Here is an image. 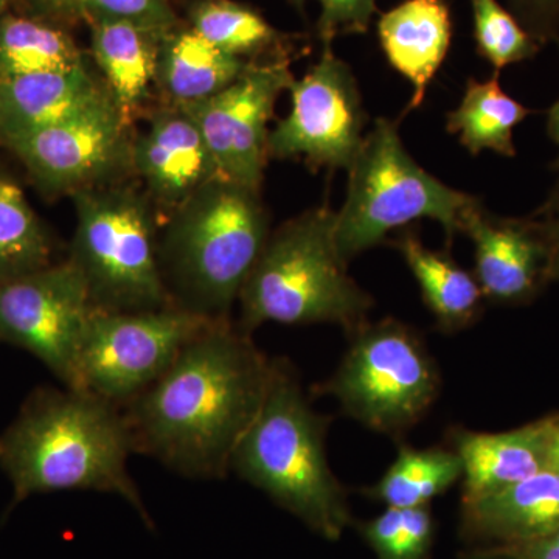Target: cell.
Segmentation results:
<instances>
[{
    "mask_svg": "<svg viewBox=\"0 0 559 559\" xmlns=\"http://www.w3.org/2000/svg\"><path fill=\"white\" fill-rule=\"evenodd\" d=\"M13 0H0V21L10 13L9 9Z\"/></svg>",
    "mask_w": 559,
    "mask_h": 559,
    "instance_id": "39",
    "label": "cell"
},
{
    "mask_svg": "<svg viewBox=\"0 0 559 559\" xmlns=\"http://www.w3.org/2000/svg\"><path fill=\"white\" fill-rule=\"evenodd\" d=\"M294 76L288 58L249 61L240 79L207 100L182 105L204 135L219 176L260 190L275 103Z\"/></svg>",
    "mask_w": 559,
    "mask_h": 559,
    "instance_id": "12",
    "label": "cell"
},
{
    "mask_svg": "<svg viewBox=\"0 0 559 559\" xmlns=\"http://www.w3.org/2000/svg\"><path fill=\"white\" fill-rule=\"evenodd\" d=\"M550 417L506 432L452 428L448 447L462 462V503L476 502L547 469Z\"/></svg>",
    "mask_w": 559,
    "mask_h": 559,
    "instance_id": "16",
    "label": "cell"
},
{
    "mask_svg": "<svg viewBox=\"0 0 559 559\" xmlns=\"http://www.w3.org/2000/svg\"><path fill=\"white\" fill-rule=\"evenodd\" d=\"M462 462L448 444L414 448L400 441L392 465L364 495L393 509L426 507L462 480Z\"/></svg>",
    "mask_w": 559,
    "mask_h": 559,
    "instance_id": "24",
    "label": "cell"
},
{
    "mask_svg": "<svg viewBox=\"0 0 559 559\" xmlns=\"http://www.w3.org/2000/svg\"><path fill=\"white\" fill-rule=\"evenodd\" d=\"M544 241L547 248V285L559 282V189L549 198V201L536 212Z\"/></svg>",
    "mask_w": 559,
    "mask_h": 559,
    "instance_id": "33",
    "label": "cell"
},
{
    "mask_svg": "<svg viewBox=\"0 0 559 559\" xmlns=\"http://www.w3.org/2000/svg\"><path fill=\"white\" fill-rule=\"evenodd\" d=\"M290 109L270 132L267 156L304 162L312 171L348 170L367 123L358 83L326 44L322 57L289 86Z\"/></svg>",
    "mask_w": 559,
    "mask_h": 559,
    "instance_id": "10",
    "label": "cell"
},
{
    "mask_svg": "<svg viewBox=\"0 0 559 559\" xmlns=\"http://www.w3.org/2000/svg\"><path fill=\"white\" fill-rule=\"evenodd\" d=\"M319 38L331 44L341 35H364L369 32L377 13V0H319Z\"/></svg>",
    "mask_w": 559,
    "mask_h": 559,
    "instance_id": "30",
    "label": "cell"
},
{
    "mask_svg": "<svg viewBox=\"0 0 559 559\" xmlns=\"http://www.w3.org/2000/svg\"><path fill=\"white\" fill-rule=\"evenodd\" d=\"M480 202L426 171L403 145L399 123L378 119L348 168L347 198L334 212V240L348 264L385 245L393 230L429 218L440 223L451 245L466 213Z\"/></svg>",
    "mask_w": 559,
    "mask_h": 559,
    "instance_id": "6",
    "label": "cell"
},
{
    "mask_svg": "<svg viewBox=\"0 0 559 559\" xmlns=\"http://www.w3.org/2000/svg\"><path fill=\"white\" fill-rule=\"evenodd\" d=\"M463 535L495 547L528 543L559 528V473L543 469L476 502L462 503Z\"/></svg>",
    "mask_w": 559,
    "mask_h": 559,
    "instance_id": "18",
    "label": "cell"
},
{
    "mask_svg": "<svg viewBox=\"0 0 559 559\" xmlns=\"http://www.w3.org/2000/svg\"><path fill=\"white\" fill-rule=\"evenodd\" d=\"M289 2H293L294 5L299 7V9H301V7H304V3L307 2V0H289Z\"/></svg>",
    "mask_w": 559,
    "mask_h": 559,
    "instance_id": "40",
    "label": "cell"
},
{
    "mask_svg": "<svg viewBox=\"0 0 559 559\" xmlns=\"http://www.w3.org/2000/svg\"><path fill=\"white\" fill-rule=\"evenodd\" d=\"M28 3L50 20L69 22L80 17L75 0H28Z\"/></svg>",
    "mask_w": 559,
    "mask_h": 559,
    "instance_id": "35",
    "label": "cell"
},
{
    "mask_svg": "<svg viewBox=\"0 0 559 559\" xmlns=\"http://www.w3.org/2000/svg\"><path fill=\"white\" fill-rule=\"evenodd\" d=\"M131 164L150 197L171 210L221 178L200 128L182 106L170 103L132 140Z\"/></svg>",
    "mask_w": 559,
    "mask_h": 559,
    "instance_id": "15",
    "label": "cell"
},
{
    "mask_svg": "<svg viewBox=\"0 0 559 559\" xmlns=\"http://www.w3.org/2000/svg\"><path fill=\"white\" fill-rule=\"evenodd\" d=\"M91 50L100 69L103 83L114 105L128 124L135 116L151 90L156 86L160 33L145 31L130 22L90 20Z\"/></svg>",
    "mask_w": 559,
    "mask_h": 559,
    "instance_id": "20",
    "label": "cell"
},
{
    "mask_svg": "<svg viewBox=\"0 0 559 559\" xmlns=\"http://www.w3.org/2000/svg\"><path fill=\"white\" fill-rule=\"evenodd\" d=\"M248 64L212 46L190 25H178L162 38L156 86L170 105H191L227 90Z\"/></svg>",
    "mask_w": 559,
    "mask_h": 559,
    "instance_id": "22",
    "label": "cell"
},
{
    "mask_svg": "<svg viewBox=\"0 0 559 559\" xmlns=\"http://www.w3.org/2000/svg\"><path fill=\"white\" fill-rule=\"evenodd\" d=\"M274 371L250 334L219 320L121 409L134 451L190 479H223Z\"/></svg>",
    "mask_w": 559,
    "mask_h": 559,
    "instance_id": "1",
    "label": "cell"
},
{
    "mask_svg": "<svg viewBox=\"0 0 559 559\" xmlns=\"http://www.w3.org/2000/svg\"><path fill=\"white\" fill-rule=\"evenodd\" d=\"M547 469L559 473V415H551L547 440Z\"/></svg>",
    "mask_w": 559,
    "mask_h": 559,
    "instance_id": "36",
    "label": "cell"
},
{
    "mask_svg": "<svg viewBox=\"0 0 559 559\" xmlns=\"http://www.w3.org/2000/svg\"><path fill=\"white\" fill-rule=\"evenodd\" d=\"M130 124L112 98L7 145L47 194L98 187L132 167Z\"/></svg>",
    "mask_w": 559,
    "mask_h": 559,
    "instance_id": "13",
    "label": "cell"
},
{
    "mask_svg": "<svg viewBox=\"0 0 559 559\" xmlns=\"http://www.w3.org/2000/svg\"><path fill=\"white\" fill-rule=\"evenodd\" d=\"M94 311L72 261L51 263L0 283V342L31 353L64 388L79 389L81 341Z\"/></svg>",
    "mask_w": 559,
    "mask_h": 559,
    "instance_id": "11",
    "label": "cell"
},
{
    "mask_svg": "<svg viewBox=\"0 0 559 559\" xmlns=\"http://www.w3.org/2000/svg\"><path fill=\"white\" fill-rule=\"evenodd\" d=\"M110 98L87 64L0 79V143L9 145Z\"/></svg>",
    "mask_w": 559,
    "mask_h": 559,
    "instance_id": "17",
    "label": "cell"
},
{
    "mask_svg": "<svg viewBox=\"0 0 559 559\" xmlns=\"http://www.w3.org/2000/svg\"><path fill=\"white\" fill-rule=\"evenodd\" d=\"M489 549L503 551L513 559H559V528L528 543L489 547Z\"/></svg>",
    "mask_w": 559,
    "mask_h": 559,
    "instance_id": "34",
    "label": "cell"
},
{
    "mask_svg": "<svg viewBox=\"0 0 559 559\" xmlns=\"http://www.w3.org/2000/svg\"><path fill=\"white\" fill-rule=\"evenodd\" d=\"M319 414L286 359H274L263 406L242 436L230 471L322 538L337 540L352 522L347 489L331 469Z\"/></svg>",
    "mask_w": 559,
    "mask_h": 559,
    "instance_id": "3",
    "label": "cell"
},
{
    "mask_svg": "<svg viewBox=\"0 0 559 559\" xmlns=\"http://www.w3.org/2000/svg\"><path fill=\"white\" fill-rule=\"evenodd\" d=\"M462 234L474 246V277L485 300L518 305L547 285V248L538 219L500 218L476 205L466 213Z\"/></svg>",
    "mask_w": 559,
    "mask_h": 559,
    "instance_id": "14",
    "label": "cell"
},
{
    "mask_svg": "<svg viewBox=\"0 0 559 559\" xmlns=\"http://www.w3.org/2000/svg\"><path fill=\"white\" fill-rule=\"evenodd\" d=\"M271 237L260 190L216 178L171 210L159 260L173 305L230 320L242 286Z\"/></svg>",
    "mask_w": 559,
    "mask_h": 559,
    "instance_id": "4",
    "label": "cell"
},
{
    "mask_svg": "<svg viewBox=\"0 0 559 559\" xmlns=\"http://www.w3.org/2000/svg\"><path fill=\"white\" fill-rule=\"evenodd\" d=\"M219 320L178 307L92 312L79 353V389L123 407L165 373L191 341Z\"/></svg>",
    "mask_w": 559,
    "mask_h": 559,
    "instance_id": "9",
    "label": "cell"
},
{
    "mask_svg": "<svg viewBox=\"0 0 559 559\" xmlns=\"http://www.w3.org/2000/svg\"><path fill=\"white\" fill-rule=\"evenodd\" d=\"M83 64L75 40L57 25L11 13L0 21V79Z\"/></svg>",
    "mask_w": 559,
    "mask_h": 559,
    "instance_id": "25",
    "label": "cell"
},
{
    "mask_svg": "<svg viewBox=\"0 0 559 559\" xmlns=\"http://www.w3.org/2000/svg\"><path fill=\"white\" fill-rule=\"evenodd\" d=\"M131 429L117 404L86 390L38 388L0 433V468L13 485L7 514L35 495L98 491L119 496L154 528L128 469Z\"/></svg>",
    "mask_w": 559,
    "mask_h": 559,
    "instance_id": "2",
    "label": "cell"
},
{
    "mask_svg": "<svg viewBox=\"0 0 559 559\" xmlns=\"http://www.w3.org/2000/svg\"><path fill=\"white\" fill-rule=\"evenodd\" d=\"M433 518L429 506L401 509V522L389 554L382 559H426L432 549Z\"/></svg>",
    "mask_w": 559,
    "mask_h": 559,
    "instance_id": "31",
    "label": "cell"
},
{
    "mask_svg": "<svg viewBox=\"0 0 559 559\" xmlns=\"http://www.w3.org/2000/svg\"><path fill=\"white\" fill-rule=\"evenodd\" d=\"M190 27L212 46L234 57L255 58L282 46L283 35L248 5L231 0H201L190 10ZM248 61V60H246Z\"/></svg>",
    "mask_w": 559,
    "mask_h": 559,
    "instance_id": "27",
    "label": "cell"
},
{
    "mask_svg": "<svg viewBox=\"0 0 559 559\" xmlns=\"http://www.w3.org/2000/svg\"><path fill=\"white\" fill-rule=\"evenodd\" d=\"M238 301V326L248 334L267 322L330 323L348 336L369 322L374 307L341 259L329 205L308 210L271 234Z\"/></svg>",
    "mask_w": 559,
    "mask_h": 559,
    "instance_id": "5",
    "label": "cell"
},
{
    "mask_svg": "<svg viewBox=\"0 0 559 559\" xmlns=\"http://www.w3.org/2000/svg\"><path fill=\"white\" fill-rule=\"evenodd\" d=\"M466 559H513L509 557V555L503 554V551L496 549H484L476 551V554L471 555V557Z\"/></svg>",
    "mask_w": 559,
    "mask_h": 559,
    "instance_id": "38",
    "label": "cell"
},
{
    "mask_svg": "<svg viewBox=\"0 0 559 559\" xmlns=\"http://www.w3.org/2000/svg\"><path fill=\"white\" fill-rule=\"evenodd\" d=\"M547 131H549L550 139L559 146V100L551 106L547 114ZM551 168L559 173V156Z\"/></svg>",
    "mask_w": 559,
    "mask_h": 559,
    "instance_id": "37",
    "label": "cell"
},
{
    "mask_svg": "<svg viewBox=\"0 0 559 559\" xmlns=\"http://www.w3.org/2000/svg\"><path fill=\"white\" fill-rule=\"evenodd\" d=\"M347 337L340 366L316 395L336 400L364 428L403 440L440 396L437 360L421 334L399 319L369 320Z\"/></svg>",
    "mask_w": 559,
    "mask_h": 559,
    "instance_id": "8",
    "label": "cell"
},
{
    "mask_svg": "<svg viewBox=\"0 0 559 559\" xmlns=\"http://www.w3.org/2000/svg\"><path fill=\"white\" fill-rule=\"evenodd\" d=\"M532 112L500 87L499 73H495L487 81L468 80L459 108L447 116V130L473 156L489 150L514 157V128Z\"/></svg>",
    "mask_w": 559,
    "mask_h": 559,
    "instance_id": "23",
    "label": "cell"
},
{
    "mask_svg": "<svg viewBox=\"0 0 559 559\" xmlns=\"http://www.w3.org/2000/svg\"><path fill=\"white\" fill-rule=\"evenodd\" d=\"M378 36L390 66L414 87L404 114L418 109L450 51V7L444 0H406L382 14Z\"/></svg>",
    "mask_w": 559,
    "mask_h": 559,
    "instance_id": "19",
    "label": "cell"
},
{
    "mask_svg": "<svg viewBox=\"0 0 559 559\" xmlns=\"http://www.w3.org/2000/svg\"><path fill=\"white\" fill-rule=\"evenodd\" d=\"M385 242L399 250L417 280L421 299L441 333H459L477 322L484 312V293L473 272L460 266L448 250L426 248L411 226Z\"/></svg>",
    "mask_w": 559,
    "mask_h": 559,
    "instance_id": "21",
    "label": "cell"
},
{
    "mask_svg": "<svg viewBox=\"0 0 559 559\" xmlns=\"http://www.w3.org/2000/svg\"><path fill=\"white\" fill-rule=\"evenodd\" d=\"M83 20L130 22L145 31L167 35L178 27L170 0H75Z\"/></svg>",
    "mask_w": 559,
    "mask_h": 559,
    "instance_id": "29",
    "label": "cell"
},
{
    "mask_svg": "<svg viewBox=\"0 0 559 559\" xmlns=\"http://www.w3.org/2000/svg\"><path fill=\"white\" fill-rule=\"evenodd\" d=\"M75 231L69 261L95 310L140 312L175 307L159 260L150 200L132 189L92 187L72 194Z\"/></svg>",
    "mask_w": 559,
    "mask_h": 559,
    "instance_id": "7",
    "label": "cell"
},
{
    "mask_svg": "<svg viewBox=\"0 0 559 559\" xmlns=\"http://www.w3.org/2000/svg\"><path fill=\"white\" fill-rule=\"evenodd\" d=\"M53 245L24 191L0 178V283L51 264Z\"/></svg>",
    "mask_w": 559,
    "mask_h": 559,
    "instance_id": "26",
    "label": "cell"
},
{
    "mask_svg": "<svg viewBox=\"0 0 559 559\" xmlns=\"http://www.w3.org/2000/svg\"><path fill=\"white\" fill-rule=\"evenodd\" d=\"M527 32L536 40L557 36L559 28V0H509Z\"/></svg>",
    "mask_w": 559,
    "mask_h": 559,
    "instance_id": "32",
    "label": "cell"
},
{
    "mask_svg": "<svg viewBox=\"0 0 559 559\" xmlns=\"http://www.w3.org/2000/svg\"><path fill=\"white\" fill-rule=\"evenodd\" d=\"M471 7L477 51L496 73L535 57L538 43L498 0H471Z\"/></svg>",
    "mask_w": 559,
    "mask_h": 559,
    "instance_id": "28",
    "label": "cell"
}]
</instances>
